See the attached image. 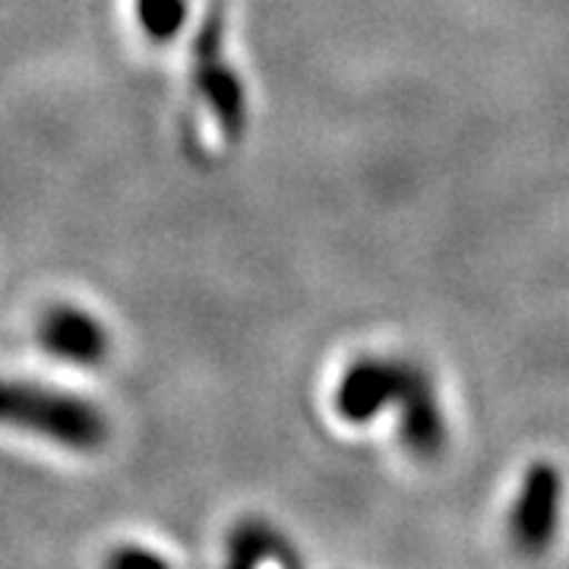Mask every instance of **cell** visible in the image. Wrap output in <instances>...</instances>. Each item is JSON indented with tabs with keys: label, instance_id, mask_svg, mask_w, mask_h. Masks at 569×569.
I'll list each match as a JSON object with an SVG mask.
<instances>
[{
	"label": "cell",
	"instance_id": "cell-7",
	"mask_svg": "<svg viewBox=\"0 0 569 569\" xmlns=\"http://www.w3.org/2000/svg\"><path fill=\"white\" fill-rule=\"evenodd\" d=\"M228 560L231 567H257L263 560H279V563H298L295 553L284 548V541L272 529H266L260 522H247L231 535L228 541Z\"/></svg>",
	"mask_w": 569,
	"mask_h": 569
},
{
	"label": "cell",
	"instance_id": "cell-2",
	"mask_svg": "<svg viewBox=\"0 0 569 569\" xmlns=\"http://www.w3.org/2000/svg\"><path fill=\"white\" fill-rule=\"evenodd\" d=\"M193 70H197V86L216 121L222 127L228 140H238L244 133V89L234 70L224 61V13L222 0H212L206 10V20L193 41Z\"/></svg>",
	"mask_w": 569,
	"mask_h": 569
},
{
	"label": "cell",
	"instance_id": "cell-3",
	"mask_svg": "<svg viewBox=\"0 0 569 569\" xmlns=\"http://www.w3.org/2000/svg\"><path fill=\"white\" fill-rule=\"evenodd\" d=\"M563 509V475L550 462H531L522 475L516 503L509 509V541L526 557H538L550 548L560 529Z\"/></svg>",
	"mask_w": 569,
	"mask_h": 569
},
{
	"label": "cell",
	"instance_id": "cell-9",
	"mask_svg": "<svg viewBox=\"0 0 569 569\" xmlns=\"http://www.w3.org/2000/svg\"><path fill=\"white\" fill-rule=\"evenodd\" d=\"M111 563H118V567H127V563H156V567H159L162 560H159L156 553H149V550H123V553H118Z\"/></svg>",
	"mask_w": 569,
	"mask_h": 569
},
{
	"label": "cell",
	"instance_id": "cell-5",
	"mask_svg": "<svg viewBox=\"0 0 569 569\" xmlns=\"http://www.w3.org/2000/svg\"><path fill=\"white\" fill-rule=\"evenodd\" d=\"M399 433L415 459H437L447 447V421L437 389L421 367H411L408 383L399 396Z\"/></svg>",
	"mask_w": 569,
	"mask_h": 569
},
{
	"label": "cell",
	"instance_id": "cell-1",
	"mask_svg": "<svg viewBox=\"0 0 569 569\" xmlns=\"http://www.w3.org/2000/svg\"><path fill=\"white\" fill-rule=\"evenodd\" d=\"M0 425L32 430L39 437L58 440L67 449L92 452L104 443L108 425L102 411L61 389L3 380L0 377Z\"/></svg>",
	"mask_w": 569,
	"mask_h": 569
},
{
	"label": "cell",
	"instance_id": "cell-8",
	"mask_svg": "<svg viewBox=\"0 0 569 569\" xmlns=\"http://www.w3.org/2000/svg\"><path fill=\"white\" fill-rule=\"evenodd\" d=\"M137 17L149 39L168 41L181 32L187 20V0H137Z\"/></svg>",
	"mask_w": 569,
	"mask_h": 569
},
{
	"label": "cell",
	"instance_id": "cell-6",
	"mask_svg": "<svg viewBox=\"0 0 569 569\" xmlns=\"http://www.w3.org/2000/svg\"><path fill=\"white\" fill-rule=\"evenodd\" d=\"M39 342L48 355L70 365L92 367L108 358V332L104 326L86 313L82 307H51L39 323Z\"/></svg>",
	"mask_w": 569,
	"mask_h": 569
},
{
	"label": "cell",
	"instance_id": "cell-4",
	"mask_svg": "<svg viewBox=\"0 0 569 569\" xmlns=\"http://www.w3.org/2000/svg\"><path fill=\"white\" fill-rule=\"evenodd\" d=\"M411 361L399 358H358L336 389V411L348 425H367L399 402L411 373Z\"/></svg>",
	"mask_w": 569,
	"mask_h": 569
}]
</instances>
